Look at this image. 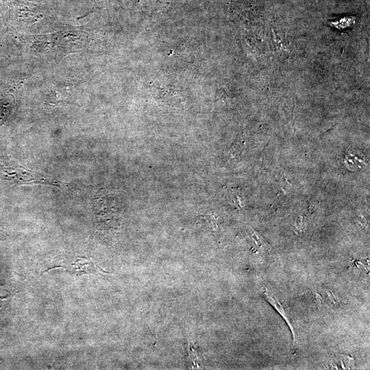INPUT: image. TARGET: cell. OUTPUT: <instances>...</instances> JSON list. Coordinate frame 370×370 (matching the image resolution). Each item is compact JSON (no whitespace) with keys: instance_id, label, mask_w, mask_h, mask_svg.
<instances>
[{"instance_id":"cell-1","label":"cell","mask_w":370,"mask_h":370,"mask_svg":"<svg viewBox=\"0 0 370 370\" xmlns=\"http://www.w3.org/2000/svg\"><path fill=\"white\" fill-rule=\"evenodd\" d=\"M0 181L13 184H45L60 187L62 182L53 177L32 170L0 157Z\"/></svg>"},{"instance_id":"cell-3","label":"cell","mask_w":370,"mask_h":370,"mask_svg":"<svg viewBox=\"0 0 370 370\" xmlns=\"http://www.w3.org/2000/svg\"><path fill=\"white\" fill-rule=\"evenodd\" d=\"M262 293L264 295V298L268 301V302H269L275 308V310L282 315V317L286 320L287 324L288 325L289 328L291 330L293 338L295 339V332L293 330V328L291 323H290L285 313V311L283 308V306L281 305L280 301L277 299L275 295L271 293L265 287L262 288Z\"/></svg>"},{"instance_id":"cell-2","label":"cell","mask_w":370,"mask_h":370,"mask_svg":"<svg viewBox=\"0 0 370 370\" xmlns=\"http://www.w3.org/2000/svg\"><path fill=\"white\" fill-rule=\"evenodd\" d=\"M71 272L82 275L83 273H105L104 271L84 257H79L71 264Z\"/></svg>"}]
</instances>
